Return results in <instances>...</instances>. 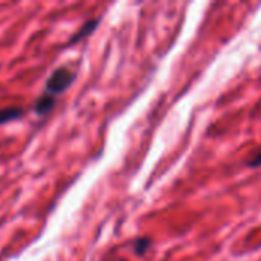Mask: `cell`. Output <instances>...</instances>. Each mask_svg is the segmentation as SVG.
Here are the masks:
<instances>
[{"instance_id": "6da1fadb", "label": "cell", "mask_w": 261, "mask_h": 261, "mask_svg": "<svg viewBox=\"0 0 261 261\" xmlns=\"http://www.w3.org/2000/svg\"><path fill=\"white\" fill-rule=\"evenodd\" d=\"M73 80H75V75L67 67H60V69L54 70V73L46 81V92H47V95L54 96V95L63 93L72 84Z\"/></svg>"}, {"instance_id": "7a4b0ae2", "label": "cell", "mask_w": 261, "mask_h": 261, "mask_svg": "<svg viewBox=\"0 0 261 261\" xmlns=\"http://www.w3.org/2000/svg\"><path fill=\"white\" fill-rule=\"evenodd\" d=\"M54 106H55V98L52 95H47L46 93V95H43V96L38 98V101L34 106V110H35L37 115L43 116V115H47L54 109Z\"/></svg>"}, {"instance_id": "3957f363", "label": "cell", "mask_w": 261, "mask_h": 261, "mask_svg": "<svg viewBox=\"0 0 261 261\" xmlns=\"http://www.w3.org/2000/svg\"><path fill=\"white\" fill-rule=\"evenodd\" d=\"M21 115H23V110L18 109V107H8V109H3V110H0V124H6V122H9V121L18 119Z\"/></svg>"}, {"instance_id": "277c9868", "label": "cell", "mask_w": 261, "mask_h": 261, "mask_svg": "<svg viewBox=\"0 0 261 261\" xmlns=\"http://www.w3.org/2000/svg\"><path fill=\"white\" fill-rule=\"evenodd\" d=\"M95 26H96V21H95V20H92V21H87V23H86V24L81 28V31H80V32H78V34H76L73 38H72V43H76L80 38H83L84 35H87L90 31H93V28H95Z\"/></svg>"}, {"instance_id": "5b68a950", "label": "cell", "mask_w": 261, "mask_h": 261, "mask_svg": "<svg viewBox=\"0 0 261 261\" xmlns=\"http://www.w3.org/2000/svg\"><path fill=\"white\" fill-rule=\"evenodd\" d=\"M150 239H139L135 242V251L138 255H144L147 252V249L150 248Z\"/></svg>"}, {"instance_id": "8992f818", "label": "cell", "mask_w": 261, "mask_h": 261, "mask_svg": "<svg viewBox=\"0 0 261 261\" xmlns=\"http://www.w3.org/2000/svg\"><path fill=\"white\" fill-rule=\"evenodd\" d=\"M251 165L252 167H257V165H261V150L260 153L254 158V161H251Z\"/></svg>"}]
</instances>
